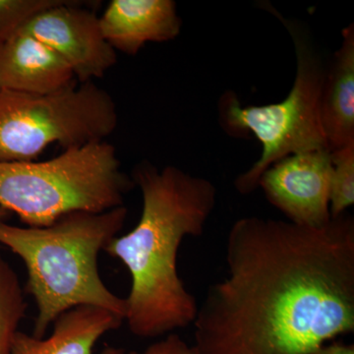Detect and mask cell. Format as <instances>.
<instances>
[{
    "label": "cell",
    "instance_id": "cell-1",
    "mask_svg": "<svg viewBox=\"0 0 354 354\" xmlns=\"http://www.w3.org/2000/svg\"><path fill=\"white\" fill-rule=\"evenodd\" d=\"M227 274L195 319L201 354H314L354 330V218L323 227L244 216L225 245Z\"/></svg>",
    "mask_w": 354,
    "mask_h": 354
},
{
    "label": "cell",
    "instance_id": "cell-2",
    "mask_svg": "<svg viewBox=\"0 0 354 354\" xmlns=\"http://www.w3.org/2000/svg\"><path fill=\"white\" fill-rule=\"evenodd\" d=\"M131 178L141 191V216L131 232L115 237L104 251L131 276L124 318L130 332L153 339L196 319L199 305L179 277L177 257L184 239L204 234L218 193L209 179L174 165L160 169L142 162Z\"/></svg>",
    "mask_w": 354,
    "mask_h": 354
},
{
    "label": "cell",
    "instance_id": "cell-3",
    "mask_svg": "<svg viewBox=\"0 0 354 354\" xmlns=\"http://www.w3.org/2000/svg\"><path fill=\"white\" fill-rule=\"evenodd\" d=\"M127 215V207L121 206L101 213L75 212L43 227L0 221V244L27 270L25 292L38 309L34 337H46L58 317L78 306L100 307L125 318V298L104 285L97 260L118 236Z\"/></svg>",
    "mask_w": 354,
    "mask_h": 354
},
{
    "label": "cell",
    "instance_id": "cell-4",
    "mask_svg": "<svg viewBox=\"0 0 354 354\" xmlns=\"http://www.w3.org/2000/svg\"><path fill=\"white\" fill-rule=\"evenodd\" d=\"M134 186L106 141L66 149L43 162H0V207L26 227H48L75 212L124 206Z\"/></svg>",
    "mask_w": 354,
    "mask_h": 354
},
{
    "label": "cell",
    "instance_id": "cell-5",
    "mask_svg": "<svg viewBox=\"0 0 354 354\" xmlns=\"http://www.w3.org/2000/svg\"><path fill=\"white\" fill-rule=\"evenodd\" d=\"M290 32L297 57V73L283 101L264 106H242L234 93L218 104L221 127L230 136L252 133L262 144L257 162L235 178L234 187L249 195L271 165L288 156L327 148L321 122V97L327 65L310 32L298 21L286 19L270 6ZM328 149V148H327Z\"/></svg>",
    "mask_w": 354,
    "mask_h": 354
},
{
    "label": "cell",
    "instance_id": "cell-6",
    "mask_svg": "<svg viewBox=\"0 0 354 354\" xmlns=\"http://www.w3.org/2000/svg\"><path fill=\"white\" fill-rule=\"evenodd\" d=\"M118 123L113 97L94 82L48 94L0 90V162L35 160L53 144L66 150L106 141Z\"/></svg>",
    "mask_w": 354,
    "mask_h": 354
},
{
    "label": "cell",
    "instance_id": "cell-7",
    "mask_svg": "<svg viewBox=\"0 0 354 354\" xmlns=\"http://www.w3.org/2000/svg\"><path fill=\"white\" fill-rule=\"evenodd\" d=\"M76 3L62 0L23 28L65 60L79 83L94 82L113 68L118 55L102 35L100 17Z\"/></svg>",
    "mask_w": 354,
    "mask_h": 354
},
{
    "label": "cell",
    "instance_id": "cell-8",
    "mask_svg": "<svg viewBox=\"0 0 354 354\" xmlns=\"http://www.w3.org/2000/svg\"><path fill=\"white\" fill-rule=\"evenodd\" d=\"M330 174V151L319 149L279 160L262 174L258 187L291 223L323 227L332 220Z\"/></svg>",
    "mask_w": 354,
    "mask_h": 354
},
{
    "label": "cell",
    "instance_id": "cell-9",
    "mask_svg": "<svg viewBox=\"0 0 354 354\" xmlns=\"http://www.w3.org/2000/svg\"><path fill=\"white\" fill-rule=\"evenodd\" d=\"M100 25L114 50L135 55L147 43L177 38L183 20L174 0H111Z\"/></svg>",
    "mask_w": 354,
    "mask_h": 354
},
{
    "label": "cell",
    "instance_id": "cell-10",
    "mask_svg": "<svg viewBox=\"0 0 354 354\" xmlns=\"http://www.w3.org/2000/svg\"><path fill=\"white\" fill-rule=\"evenodd\" d=\"M75 80L65 60L24 28L0 43V90L48 94Z\"/></svg>",
    "mask_w": 354,
    "mask_h": 354
},
{
    "label": "cell",
    "instance_id": "cell-11",
    "mask_svg": "<svg viewBox=\"0 0 354 354\" xmlns=\"http://www.w3.org/2000/svg\"><path fill=\"white\" fill-rule=\"evenodd\" d=\"M124 319L109 310L78 306L53 322L48 337L18 332L11 354H95V346L104 335L120 329Z\"/></svg>",
    "mask_w": 354,
    "mask_h": 354
},
{
    "label": "cell",
    "instance_id": "cell-12",
    "mask_svg": "<svg viewBox=\"0 0 354 354\" xmlns=\"http://www.w3.org/2000/svg\"><path fill=\"white\" fill-rule=\"evenodd\" d=\"M341 46L326 69L321 122L330 152L354 143V26L342 32Z\"/></svg>",
    "mask_w": 354,
    "mask_h": 354
},
{
    "label": "cell",
    "instance_id": "cell-13",
    "mask_svg": "<svg viewBox=\"0 0 354 354\" xmlns=\"http://www.w3.org/2000/svg\"><path fill=\"white\" fill-rule=\"evenodd\" d=\"M25 293L19 277L0 254V354H11L27 313Z\"/></svg>",
    "mask_w": 354,
    "mask_h": 354
},
{
    "label": "cell",
    "instance_id": "cell-14",
    "mask_svg": "<svg viewBox=\"0 0 354 354\" xmlns=\"http://www.w3.org/2000/svg\"><path fill=\"white\" fill-rule=\"evenodd\" d=\"M330 211L332 218L354 204V143L330 152Z\"/></svg>",
    "mask_w": 354,
    "mask_h": 354
},
{
    "label": "cell",
    "instance_id": "cell-15",
    "mask_svg": "<svg viewBox=\"0 0 354 354\" xmlns=\"http://www.w3.org/2000/svg\"><path fill=\"white\" fill-rule=\"evenodd\" d=\"M62 0H0V43Z\"/></svg>",
    "mask_w": 354,
    "mask_h": 354
},
{
    "label": "cell",
    "instance_id": "cell-16",
    "mask_svg": "<svg viewBox=\"0 0 354 354\" xmlns=\"http://www.w3.org/2000/svg\"><path fill=\"white\" fill-rule=\"evenodd\" d=\"M100 354H201L194 344H189L177 334H169L165 339L153 342L142 351H127L109 348Z\"/></svg>",
    "mask_w": 354,
    "mask_h": 354
},
{
    "label": "cell",
    "instance_id": "cell-17",
    "mask_svg": "<svg viewBox=\"0 0 354 354\" xmlns=\"http://www.w3.org/2000/svg\"><path fill=\"white\" fill-rule=\"evenodd\" d=\"M314 354H354L353 344H323Z\"/></svg>",
    "mask_w": 354,
    "mask_h": 354
},
{
    "label": "cell",
    "instance_id": "cell-18",
    "mask_svg": "<svg viewBox=\"0 0 354 354\" xmlns=\"http://www.w3.org/2000/svg\"><path fill=\"white\" fill-rule=\"evenodd\" d=\"M7 215H8V212L0 207V221H3V218H6Z\"/></svg>",
    "mask_w": 354,
    "mask_h": 354
}]
</instances>
